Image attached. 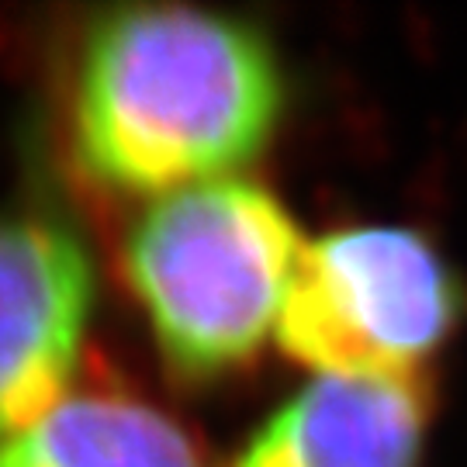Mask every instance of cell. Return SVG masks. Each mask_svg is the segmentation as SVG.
<instances>
[{
  "mask_svg": "<svg viewBox=\"0 0 467 467\" xmlns=\"http://www.w3.org/2000/svg\"><path fill=\"white\" fill-rule=\"evenodd\" d=\"M287 104L260 28L177 4L115 7L80 38L69 135L84 173L118 194L222 181L270 146Z\"/></svg>",
  "mask_w": 467,
  "mask_h": 467,
  "instance_id": "obj_1",
  "label": "cell"
},
{
  "mask_svg": "<svg viewBox=\"0 0 467 467\" xmlns=\"http://www.w3.org/2000/svg\"><path fill=\"white\" fill-rule=\"evenodd\" d=\"M301 253L277 194L222 177L152 201L125 243V277L170 364L218 378L260 353Z\"/></svg>",
  "mask_w": 467,
  "mask_h": 467,
  "instance_id": "obj_2",
  "label": "cell"
},
{
  "mask_svg": "<svg viewBox=\"0 0 467 467\" xmlns=\"http://www.w3.org/2000/svg\"><path fill=\"white\" fill-rule=\"evenodd\" d=\"M461 312V281L426 235L360 225L305 246L277 336L295 360L322 374L416 378Z\"/></svg>",
  "mask_w": 467,
  "mask_h": 467,
  "instance_id": "obj_3",
  "label": "cell"
},
{
  "mask_svg": "<svg viewBox=\"0 0 467 467\" xmlns=\"http://www.w3.org/2000/svg\"><path fill=\"white\" fill-rule=\"evenodd\" d=\"M94 298L80 235L42 215H0V436L67 399Z\"/></svg>",
  "mask_w": 467,
  "mask_h": 467,
  "instance_id": "obj_4",
  "label": "cell"
},
{
  "mask_svg": "<svg viewBox=\"0 0 467 467\" xmlns=\"http://www.w3.org/2000/svg\"><path fill=\"white\" fill-rule=\"evenodd\" d=\"M430 381L318 374L250 436L233 467H419Z\"/></svg>",
  "mask_w": 467,
  "mask_h": 467,
  "instance_id": "obj_5",
  "label": "cell"
},
{
  "mask_svg": "<svg viewBox=\"0 0 467 467\" xmlns=\"http://www.w3.org/2000/svg\"><path fill=\"white\" fill-rule=\"evenodd\" d=\"M0 467H204L184 426L111 391L69 395L17 433L0 436Z\"/></svg>",
  "mask_w": 467,
  "mask_h": 467,
  "instance_id": "obj_6",
  "label": "cell"
}]
</instances>
